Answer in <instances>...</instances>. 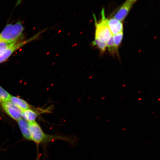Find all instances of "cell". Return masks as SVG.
Masks as SVG:
<instances>
[{"instance_id": "cell-15", "label": "cell", "mask_w": 160, "mask_h": 160, "mask_svg": "<svg viewBox=\"0 0 160 160\" xmlns=\"http://www.w3.org/2000/svg\"><path fill=\"white\" fill-rule=\"evenodd\" d=\"M15 42L8 43L4 42H0V54L4 51L5 49H7V48L9 46Z\"/></svg>"}, {"instance_id": "cell-5", "label": "cell", "mask_w": 160, "mask_h": 160, "mask_svg": "<svg viewBox=\"0 0 160 160\" xmlns=\"http://www.w3.org/2000/svg\"><path fill=\"white\" fill-rule=\"evenodd\" d=\"M1 104L3 111L12 119L18 122L22 118V111L9 100Z\"/></svg>"}, {"instance_id": "cell-8", "label": "cell", "mask_w": 160, "mask_h": 160, "mask_svg": "<svg viewBox=\"0 0 160 160\" xmlns=\"http://www.w3.org/2000/svg\"><path fill=\"white\" fill-rule=\"evenodd\" d=\"M108 23L112 35H117L123 32L122 22L115 18H112L109 19H108Z\"/></svg>"}, {"instance_id": "cell-11", "label": "cell", "mask_w": 160, "mask_h": 160, "mask_svg": "<svg viewBox=\"0 0 160 160\" xmlns=\"http://www.w3.org/2000/svg\"><path fill=\"white\" fill-rule=\"evenodd\" d=\"M107 48H108V49L109 52L111 55L113 56L117 55L118 57H119L118 50L116 48L114 45V43L113 42V36L111 39H110L109 41L107 43Z\"/></svg>"}, {"instance_id": "cell-10", "label": "cell", "mask_w": 160, "mask_h": 160, "mask_svg": "<svg viewBox=\"0 0 160 160\" xmlns=\"http://www.w3.org/2000/svg\"><path fill=\"white\" fill-rule=\"evenodd\" d=\"M9 101L22 111L34 108L25 100L15 96L11 95Z\"/></svg>"}, {"instance_id": "cell-4", "label": "cell", "mask_w": 160, "mask_h": 160, "mask_svg": "<svg viewBox=\"0 0 160 160\" xmlns=\"http://www.w3.org/2000/svg\"><path fill=\"white\" fill-rule=\"evenodd\" d=\"M45 30H43V31L39 32L36 34L33 37L27 40L16 42L12 44L0 54V64L7 61L18 49L28 44V43L37 39L38 38L40 35L45 32Z\"/></svg>"}, {"instance_id": "cell-7", "label": "cell", "mask_w": 160, "mask_h": 160, "mask_svg": "<svg viewBox=\"0 0 160 160\" xmlns=\"http://www.w3.org/2000/svg\"><path fill=\"white\" fill-rule=\"evenodd\" d=\"M43 111V110L37 109L34 108L25 110L22 112V118L29 123L35 121L40 114L42 112H44Z\"/></svg>"}, {"instance_id": "cell-2", "label": "cell", "mask_w": 160, "mask_h": 160, "mask_svg": "<svg viewBox=\"0 0 160 160\" xmlns=\"http://www.w3.org/2000/svg\"><path fill=\"white\" fill-rule=\"evenodd\" d=\"M24 29L21 22L7 25L0 33V42L13 43L23 41Z\"/></svg>"}, {"instance_id": "cell-1", "label": "cell", "mask_w": 160, "mask_h": 160, "mask_svg": "<svg viewBox=\"0 0 160 160\" xmlns=\"http://www.w3.org/2000/svg\"><path fill=\"white\" fill-rule=\"evenodd\" d=\"M29 123L31 141L35 143L37 148L40 145H47L56 140H62L71 144L75 143L74 139L71 137L61 135H50L45 133L41 126L36 121Z\"/></svg>"}, {"instance_id": "cell-14", "label": "cell", "mask_w": 160, "mask_h": 160, "mask_svg": "<svg viewBox=\"0 0 160 160\" xmlns=\"http://www.w3.org/2000/svg\"><path fill=\"white\" fill-rule=\"evenodd\" d=\"M123 35V32H122L118 34L113 36L114 43L116 48L118 50L122 41Z\"/></svg>"}, {"instance_id": "cell-6", "label": "cell", "mask_w": 160, "mask_h": 160, "mask_svg": "<svg viewBox=\"0 0 160 160\" xmlns=\"http://www.w3.org/2000/svg\"><path fill=\"white\" fill-rule=\"evenodd\" d=\"M133 4L125 1L113 16V18L122 22L127 17L133 7Z\"/></svg>"}, {"instance_id": "cell-16", "label": "cell", "mask_w": 160, "mask_h": 160, "mask_svg": "<svg viewBox=\"0 0 160 160\" xmlns=\"http://www.w3.org/2000/svg\"><path fill=\"white\" fill-rule=\"evenodd\" d=\"M138 0H126V1H127L129 2L134 4L136 2H137Z\"/></svg>"}, {"instance_id": "cell-12", "label": "cell", "mask_w": 160, "mask_h": 160, "mask_svg": "<svg viewBox=\"0 0 160 160\" xmlns=\"http://www.w3.org/2000/svg\"><path fill=\"white\" fill-rule=\"evenodd\" d=\"M92 44L94 47L98 48L101 54H103L107 50V43L100 41L97 39H95V40L92 42Z\"/></svg>"}, {"instance_id": "cell-13", "label": "cell", "mask_w": 160, "mask_h": 160, "mask_svg": "<svg viewBox=\"0 0 160 160\" xmlns=\"http://www.w3.org/2000/svg\"><path fill=\"white\" fill-rule=\"evenodd\" d=\"M11 95L0 86V103L9 101Z\"/></svg>"}, {"instance_id": "cell-3", "label": "cell", "mask_w": 160, "mask_h": 160, "mask_svg": "<svg viewBox=\"0 0 160 160\" xmlns=\"http://www.w3.org/2000/svg\"><path fill=\"white\" fill-rule=\"evenodd\" d=\"M101 19L97 21L95 15H93L95 21V39L99 41L107 43L112 37L110 32L108 23V19L106 18L104 9L101 11Z\"/></svg>"}, {"instance_id": "cell-9", "label": "cell", "mask_w": 160, "mask_h": 160, "mask_svg": "<svg viewBox=\"0 0 160 160\" xmlns=\"http://www.w3.org/2000/svg\"><path fill=\"white\" fill-rule=\"evenodd\" d=\"M17 122L24 139L31 141L29 122L23 118L20 119Z\"/></svg>"}]
</instances>
